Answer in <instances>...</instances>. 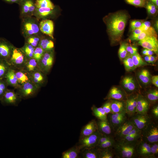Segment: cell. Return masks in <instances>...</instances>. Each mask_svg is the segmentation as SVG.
I'll return each mask as SVG.
<instances>
[{
  "label": "cell",
  "mask_w": 158,
  "mask_h": 158,
  "mask_svg": "<svg viewBox=\"0 0 158 158\" xmlns=\"http://www.w3.org/2000/svg\"><path fill=\"white\" fill-rule=\"evenodd\" d=\"M126 114L129 117L133 116L136 113V109L128 97L126 100Z\"/></svg>",
  "instance_id": "obj_43"
},
{
  "label": "cell",
  "mask_w": 158,
  "mask_h": 158,
  "mask_svg": "<svg viewBox=\"0 0 158 158\" xmlns=\"http://www.w3.org/2000/svg\"><path fill=\"white\" fill-rule=\"evenodd\" d=\"M111 99V113H126V101Z\"/></svg>",
  "instance_id": "obj_22"
},
{
  "label": "cell",
  "mask_w": 158,
  "mask_h": 158,
  "mask_svg": "<svg viewBox=\"0 0 158 158\" xmlns=\"http://www.w3.org/2000/svg\"><path fill=\"white\" fill-rule=\"evenodd\" d=\"M149 63H153L155 62L157 59V57L154 56L150 55L149 56Z\"/></svg>",
  "instance_id": "obj_58"
},
{
  "label": "cell",
  "mask_w": 158,
  "mask_h": 158,
  "mask_svg": "<svg viewBox=\"0 0 158 158\" xmlns=\"http://www.w3.org/2000/svg\"><path fill=\"white\" fill-rule=\"evenodd\" d=\"M141 139L149 143L158 142V126L152 122L141 131Z\"/></svg>",
  "instance_id": "obj_5"
},
{
  "label": "cell",
  "mask_w": 158,
  "mask_h": 158,
  "mask_svg": "<svg viewBox=\"0 0 158 158\" xmlns=\"http://www.w3.org/2000/svg\"><path fill=\"white\" fill-rule=\"evenodd\" d=\"M27 60L21 49L14 46L11 56L8 61L11 66L14 69H22Z\"/></svg>",
  "instance_id": "obj_3"
},
{
  "label": "cell",
  "mask_w": 158,
  "mask_h": 158,
  "mask_svg": "<svg viewBox=\"0 0 158 158\" xmlns=\"http://www.w3.org/2000/svg\"><path fill=\"white\" fill-rule=\"evenodd\" d=\"M141 140L131 142L122 140H116V143L112 148L115 157L118 158L138 157L136 148Z\"/></svg>",
  "instance_id": "obj_2"
},
{
  "label": "cell",
  "mask_w": 158,
  "mask_h": 158,
  "mask_svg": "<svg viewBox=\"0 0 158 158\" xmlns=\"http://www.w3.org/2000/svg\"><path fill=\"white\" fill-rule=\"evenodd\" d=\"M140 28L143 31L149 32L157 34L155 29L151 26V23L149 21H144Z\"/></svg>",
  "instance_id": "obj_47"
},
{
  "label": "cell",
  "mask_w": 158,
  "mask_h": 158,
  "mask_svg": "<svg viewBox=\"0 0 158 158\" xmlns=\"http://www.w3.org/2000/svg\"><path fill=\"white\" fill-rule=\"evenodd\" d=\"M13 46L3 39L0 38V59L8 62L11 56Z\"/></svg>",
  "instance_id": "obj_13"
},
{
  "label": "cell",
  "mask_w": 158,
  "mask_h": 158,
  "mask_svg": "<svg viewBox=\"0 0 158 158\" xmlns=\"http://www.w3.org/2000/svg\"><path fill=\"white\" fill-rule=\"evenodd\" d=\"M40 89L32 81L19 86L16 92L21 99H27L35 95Z\"/></svg>",
  "instance_id": "obj_4"
},
{
  "label": "cell",
  "mask_w": 158,
  "mask_h": 158,
  "mask_svg": "<svg viewBox=\"0 0 158 158\" xmlns=\"http://www.w3.org/2000/svg\"><path fill=\"white\" fill-rule=\"evenodd\" d=\"M138 44L144 48L152 51L157 54L158 52V40L157 37L152 36L147 37L138 41Z\"/></svg>",
  "instance_id": "obj_12"
},
{
  "label": "cell",
  "mask_w": 158,
  "mask_h": 158,
  "mask_svg": "<svg viewBox=\"0 0 158 158\" xmlns=\"http://www.w3.org/2000/svg\"><path fill=\"white\" fill-rule=\"evenodd\" d=\"M27 38L26 43L30 44L35 48L38 46L41 40L39 37L33 35Z\"/></svg>",
  "instance_id": "obj_49"
},
{
  "label": "cell",
  "mask_w": 158,
  "mask_h": 158,
  "mask_svg": "<svg viewBox=\"0 0 158 158\" xmlns=\"http://www.w3.org/2000/svg\"><path fill=\"white\" fill-rule=\"evenodd\" d=\"M134 126L130 119H127L118 128L115 133V139L117 141L126 136Z\"/></svg>",
  "instance_id": "obj_11"
},
{
  "label": "cell",
  "mask_w": 158,
  "mask_h": 158,
  "mask_svg": "<svg viewBox=\"0 0 158 158\" xmlns=\"http://www.w3.org/2000/svg\"><path fill=\"white\" fill-rule=\"evenodd\" d=\"M143 31L140 28H137L132 32V33L131 34V35H138L140 33Z\"/></svg>",
  "instance_id": "obj_57"
},
{
  "label": "cell",
  "mask_w": 158,
  "mask_h": 158,
  "mask_svg": "<svg viewBox=\"0 0 158 158\" xmlns=\"http://www.w3.org/2000/svg\"><path fill=\"white\" fill-rule=\"evenodd\" d=\"M150 104L146 97L138 94L136 112L140 114H147Z\"/></svg>",
  "instance_id": "obj_19"
},
{
  "label": "cell",
  "mask_w": 158,
  "mask_h": 158,
  "mask_svg": "<svg viewBox=\"0 0 158 158\" xmlns=\"http://www.w3.org/2000/svg\"><path fill=\"white\" fill-rule=\"evenodd\" d=\"M102 135L97 130L88 136L80 138L78 145L77 146L80 150L86 148L96 147Z\"/></svg>",
  "instance_id": "obj_6"
},
{
  "label": "cell",
  "mask_w": 158,
  "mask_h": 158,
  "mask_svg": "<svg viewBox=\"0 0 158 158\" xmlns=\"http://www.w3.org/2000/svg\"><path fill=\"white\" fill-rule=\"evenodd\" d=\"M138 77L140 82L145 85H147L151 83V75L148 70L142 69L138 74Z\"/></svg>",
  "instance_id": "obj_27"
},
{
  "label": "cell",
  "mask_w": 158,
  "mask_h": 158,
  "mask_svg": "<svg viewBox=\"0 0 158 158\" xmlns=\"http://www.w3.org/2000/svg\"><path fill=\"white\" fill-rule=\"evenodd\" d=\"M126 3L135 7H145L147 0H124Z\"/></svg>",
  "instance_id": "obj_46"
},
{
  "label": "cell",
  "mask_w": 158,
  "mask_h": 158,
  "mask_svg": "<svg viewBox=\"0 0 158 158\" xmlns=\"http://www.w3.org/2000/svg\"><path fill=\"white\" fill-rule=\"evenodd\" d=\"M39 18L46 17L52 13L53 10L49 8H36L35 11Z\"/></svg>",
  "instance_id": "obj_35"
},
{
  "label": "cell",
  "mask_w": 158,
  "mask_h": 158,
  "mask_svg": "<svg viewBox=\"0 0 158 158\" xmlns=\"http://www.w3.org/2000/svg\"><path fill=\"white\" fill-rule=\"evenodd\" d=\"M123 61L125 68L126 71H132L136 68L133 63L131 55L128 54Z\"/></svg>",
  "instance_id": "obj_38"
},
{
  "label": "cell",
  "mask_w": 158,
  "mask_h": 158,
  "mask_svg": "<svg viewBox=\"0 0 158 158\" xmlns=\"http://www.w3.org/2000/svg\"><path fill=\"white\" fill-rule=\"evenodd\" d=\"M81 152L84 158H100V150L96 147L85 148Z\"/></svg>",
  "instance_id": "obj_25"
},
{
  "label": "cell",
  "mask_w": 158,
  "mask_h": 158,
  "mask_svg": "<svg viewBox=\"0 0 158 158\" xmlns=\"http://www.w3.org/2000/svg\"><path fill=\"white\" fill-rule=\"evenodd\" d=\"M22 30L24 36L28 37L39 32L40 30L39 25L34 19L28 17L23 20Z\"/></svg>",
  "instance_id": "obj_8"
},
{
  "label": "cell",
  "mask_w": 158,
  "mask_h": 158,
  "mask_svg": "<svg viewBox=\"0 0 158 158\" xmlns=\"http://www.w3.org/2000/svg\"><path fill=\"white\" fill-rule=\"evenodd\" d=\"M152 113L154 116L157 119L158 118V106H154L152 110Z\"/></svg>",
  "instance_id": "obj_56"
},
{
  "label": "cell",
  "mask_w": 158,
  "mask_h": 158,
  "mask_svg": "<svg viewBox=\"0 0 158 158\" xmlns=\"http://www.w3.org/2000/svg\"><path fill=\"white\" fill-rule=\"evenodd\" d=\"M131 56L133 63L136 68L147 64L144 61L138 52Z\"/></svg>",
  "instance_id": "obj_40"
},
{
  "label": "cell",
  "mask_w": 158,
  "mask_h": 158,
  "mask_svg": "<svg viewBox=\"0 0 158 158\" xmlns=\"http://www.w3.org/2000/svg\"><path fill=\"white\" fill-rule=\"evenodd\" d=\"M22 69L30 73L39 69L38 63L33 58L29 59L28 60Z\"/></svg>",
  "instance_id": "obj_29"
},
{
  "label": "cell",
  "mask_w": 158,
  "mask_h": 158,
  "mask_svg": "<svg viewBox=\"0 0 158 158\" xmlns=\"http://www.w3.org/2000/svg\"><path fill=\"white\" fill-rule=\"evenodd\" d=\"M6 2L9 3H20L23 1V0H3Z\"/></svg>",
  "instance_id": "obj_59"
},
{
  "label": "cell",
  "mask_w": 158,
  "mask_h": 158,
  "mask_svg": "<svg viewBox=\"0 0 158 158\" xmlns=\"http://www.w3.org/2000/svg\"><path fill=\"white\" fill-rule=\"evenodd\" d=\"M116 143V140L114 138H112L107 141L98 144L96 147L99 149L113 148Z\"/></svg>",
  "instance_id": "obj_39"
},
{
  "label": "cell",
  "mask_w": 158,
  "mask_h": 158,
  "mask_svg": "<svg viewBox=\"0 0 158 158\" xmlns=\"http://www.w3.org/2000/svg\"><path fill=\"white\" fill-rule=\"evenodd\" d=\"M155 26L157 29V30L158 29V20H157L156 22Z\"/></svg>",
  "instance_id": "obj_62"
},
{
  "label": "cell",
  "mask_w": 158,
  "mask_h": 158,
  "mask_svg": "<svg viewBox=\"0 0 158 158\" xmlns=\"http://www.w3.org/2000/svg\"><path fill=\"white\" fill-rule=\"evenodd\" d=\"M136 153L138 158H152L150 144L142 140L137 145Z\"/></svg>",
  "instance_id": "obj_17"
},
{
  "label": "cell",
  "mask_w": 158,
  "mask_h": 158,
  "mask_svg": "<svg viewBox=\"0 0 158 158\" xmlns=\"http://www.w3.org/2000/svg\"><path fill=\"white\" fill-rule=\"evenodd\" d=\"M91 110L93 115L98 119L105 120L107 119V115L102 107H97L93 105Z\"/></svg>",
  "instance_id": "obj_32"
},
{
  "label": "cell",
  "mask_w": 158,
  "mask_h": 158,
  "mask_svg": "<svg viewBox=\"0 0 158 158\" xmlns=\"http://www.w3.org/2000/svg\"><path fill=\"white\" fill-rule=\"evenodd\" d=\"M127 96L123 89L114 86L110 89L105 99L126 101Z\"/></svg>",
  "instance_id": "obj_16"
},
{
  "label": "cell",
  "mask_w": 158,
  "mask_h": 158,
  "mask_svg": "<svg viewBox=\"0 0 158 158\" xmlns=\"http://www.w3.org/2000/svg\"><path fill=\"white\" fill-rule=\"evenodd\" d=\"M121 43L118 51V55L120 59L123 61L128 54L126 49V43L124 42Z\"/></svg>",
  "instance_id": "obj_44"
},
{
  "label": "cell",
  "mask_w": 158,
  "mask_h": 158,
  "mask_svg": "<svg viewBox=\"0 0 158 158\" xmlns=\"http://www.w3.org/2000/svg\"><path fill=\"white\" fill-rule=\"evenodd\" d=\"M44 52L41 47L37 46L35 48L32 58L35 59L38 63L42 58Z\"/></svg>",
  "instance_id": "obj_48"
},
{
  "label": "cell",
  "mask_w": 158,
  "mask_h": 158,
  "mask_svg": "<svg viewBox=\"0 0 158 158\" xmlns=\"http://www.w3.org/2000/svg\"><path fill=\"white\" fill-rule=\"evenodd\" d=\"M144 59L145 60L146 62H148V63H150L149 56H145L144 57Z\"/></svg>",
  "instance_id": "obj_61"
},
{
  "label": "cell",
  "mask_w": 158,
  "mask_h": 158,
  "mask_svg": "<svg viewBox=\"0 0 158 158\" xmlns=\"http://www.w3.org/2000/svg\"><path fill=\"white\" fill-rule=\"evenodd\" d=\"M152 154V158H158V142L150 144Z\"/></svg>",
  "instance_id": "obj_52"
},
{
  "label": "cell",
  "mask_w": 158,
  "mask_h": 158,
  "mask_svg": "<svg viewBox=\"0 0 158 158\" xmlns=\"http://www.w3.org/2000/svg\"><path fill=\"white\" fill-rule=\"evenodd\" d=\"M11 66L6 60L0 59V79L5 77Z\"/></svg>",
  "instance_id": "obj_33"
},
{
  "label": "cell",
  "mask_w": 158,
  "mask_h": 158,
  "mask_svg": "<svg viewBox=\"0 0 158 158\" xmlns=\"http://www.w3.org/2000/svg\"><path fill=\"white\" fill-rule=\"evenodd\" d=\"M39 28L42 32L54 38V24L52 20L49 19L42 20L39 24Z\"/></svg>",
  "instance_id": "obj_20"
},
{
  "label": "cell",
  "mask_w": 158,
  "mask_h": 158,
  "mask_svg": "<svg viewBox=\"0 0 158 158\" xmlns=\"http://www.w3.org/2000/svg\"><path fill=\"white\" fill-rule=\"evenodd\" d=\"M80 150L77 146L72 147L63 152L62 154V158H77L78 157Z\"/></svg>",
  "instance_id": "obj_30"
},
{
  "label": "cell",
  "mask_w": 158,
  "mask_h": 158,
  "mask_svg": "<svg viewBox=\"0 0 158 158\" xmlns=\"http://www.w3.org/2000/svg\"><path fill=\"white\" fill-rule=\"evenodd\" d=\"M130 16L126 11L121 10L110 13L104 17L107 32L112 46L121 42L125 28Z\"/></svg>",
  "instance_id": "obj_1"
},
{
  "label": "cell",
  "mask_w": 158,
  "mask_h": 158,
  "mask_svg": "<svg viewBox=\"0 0 158 158\" xmlns=\"http://www.w3.org/2000/svg\"><path fill=\"white\" fill-rule=\"evenodd\" d=\"M126 49L128 54L132 55L138 52V48L136 47L130 45L126 43Z\"/></svg>",
  "instance_id": "obj_54"
},
{
  "label": "cell",
  "mask_w": 158,
  "mask_h": 158,
  "mask_svg": "<svg viewBox=\"0 0 158 158\" xmlns=\"http://www.w3.org/2000/svg\"><path fill=\"white\" fill-rule=\"evenodd\" d=\"M154 36L157 37V34L147 31H143L140 33L135 35H130V39L133 41H139L142 40L147 37Z\"/></svg>",
  "instance_id": "obj_37"
},
{
  "label": "cell",
  "mask_w": 158,
  "mask_h": 158,
  "mask_svg": "<svg viewBox=\"0 0 158 158\" xmlns=\"http://www.w3.org/2000/svg\"><path fill=\"white\" fill-rule=\"evenodd\" d=\"M31 81L40 88L47 82L46 75L39 69L29 73Z\"/></svg>",
  "instance_id": "obj_18"
},
{
  "label": "cell",
  "mask_w": 158,
  "mask_h": 158,
  "mask_svg": "<svg viewBox=\"0 0 158 158\" xmlns=\"http://www.w3.org/2000/svg\"><path fill=\"white\" fill-rule=\"evenodd\" d=\"M144 21L141 20H134L130 23V30L132 32L134 30L140 28Z\"/></svg>",
  "instance_id": "obj_51"
},
{
  "label": "cell",
  "mask_w": 158,
  "mask_h": 158,
  "mask_svg": "<svg viewBox=\"0 0 158 158\" xmlns=\"http://www.w3.org/2000/svg\"><path fill=\"white\" fill-rule=\"evenodd\" d=\"M151 82L157 87H158V75L153 76L151 78Z\"/></svg>",
  "instance_id": "obj_55"
},
{
  "label": "cell",
  "mask_w": 158,
  "mask_h": 158,
  "mask_svg": "<svg viewBox=\"0 0 158 158\" xmlns=\"http://www.w3.org/2000/svg\"><path fill=\"white\" fill-rule=\"evenodd\" d=\"M141 140V131L134 127V128L126 136L120 140L131 142Z\"/></svg>",
  "instance_id": "obj_26"
},
{
  "label": "cell",
  "mask_w": 158,
  "mask_h": 158,
  "mask_svg": "<svg viewBox=\"0 0 158 158\" xmlns=\"http://www.w3.org/2000/svg\"><path fill=\"white\" fill-rule=\"evenodd\" d=\"M21 99L17 93L13 90L8 89L0 101L4 104L16 106L18 105Z\"/></svg>",
  "instance_id": "obj_10"
},
{
  "label": "cell",
  "mask_w": 158,
  "mask_h": 158,
  "mask_svg": "<svg viewBox=\"0 0 158 158\" xmlns=\"http://www.w3.org/2000/svg\"><path fill=\"white\" fill-rule=\"evenodd\" d=\"M130 119L134 126L141 131L152 122L151 117L147 114L137 113L131 116Z\"/></svg>",
  "instance_id": "obj_7"
},
{
  "label": "cell",
  "mask_w": 158,
  "mask_h": 158,
  "mask_svg": "<svg viewBox=\"0 0 158 158\" xmlns=\"http://www.w3.org/2000/svg\"><path fill=\"white\" fill-rule=\"evenodd\" d=\"M97 130V122L95 119L92 120L83 128L81 131L80 138L88 136Z\"/></svg>",
  "instance_id": "obj_21"
},
{
  "label": "cell",
  "mask_w": 158,
  "mask_h": 158,
  "mask_svg": "<svg viewBox=\"0 0 158 158\" xmlns=\"http://www.w3.org/2000/svg\"><path fill=\"white\" fill-rule=\"evenodd\" d=\"M123 90L127 95L133 94L137 90L135 81L132 76L129 75L124 77L121 81Z\"/></svg>",
  "instance_id": "obj_14"
},
{
  "label": "cell",
  "mask_w": 158,
  "mask_h": 158,
  "mask_svg": "<svg viewBox=\"0 0 158 158\" xmlns=\"http://www.w3.org/2000/svg\"><path fill=\"white\" fill-rule=\"evenodd\" d=\"M14 70L19 86L31 81L30 74L28 72L23 69H14Z\"/></svg>",
  "instance_id": "obj_24"
},
{
  "label": "cell",
  "mask_w": 158,
  "mask_h": 158,
  "mask_svg": "<svg viewBox=\"0 0 158 158\" xmlns=\"http://www.w3.org/2000/svg\"><path fill=\"white\" fill-rule=\"evenodd\" d=\"M148 13L151 15H154L157 12L158 8L148 0H147L145 7Z\"/></svg>",
  "instance_id": "obj_45"
},
{
  "label": "cell",
  "mask_w": 158,
  "mask_h": 158,
  "mask_svg": "<svg viewBox=\"0 0 158 158\" xmlns=\"http://www.w3.org/2000/svg\"><path fill=\"white\" fill-rule=\"evenodd\" d=\"M97 122L98 130L101 133L115 138V132L107 119L105 120L98 119Z\"/></svg>",
  "instance_id": "obj_15"
},
{
  "label": "cell",
  "mask_w": 158,
  "mask_h": 158,
  "mask_svg": "<svg viewBox=\"0 0 158 158\" xmlns=\"http://www.w3.org/2000/svg\"><path fill=\"white\" fill-rule=\"evenodd\" d=\"M8 86L4 78L0 79V101Z\"/></svg>",
  "instance_id": "obj_50"
},
{
  "label": "cell",
  "mask_w": 158,
  "mask_h": 158,
  "mask_svg": "<svg viewBox=\"0 0 158 158\" xmlns=\"http://www.w3.org/2000/svg\"><path fill=\"white\" fill-rule=\"evenodd\" d=\"M4 79L9 86L17 89L19 86L18 79L15 74V70L11 67L6 75Z\"/></svg>",
  "instance_id": "obj_23"
},
{
  "label": "cell",
  "mask_w": 158,
  "mask_h": 158,
  "mask_svg": "<svg viewBox=\"0 0 158 158\" xmlns=\"http://www.w3.org/2000/svg\"><path fill=\"white\" fill-rule=\"evenodd\" d=\"M38 46L41 47L44 52L53 51L54 44L52 40L47 39H41Z\"/></svg>",
  "instance_id": "obj_28"
},
{
  "label": "cell",
  "mask_w": 158,
  "mask_h": 158,
  "mask_svg": "<svg viewBox=\"0 0 158 158\" xmlns=\"http://www.w3.org/2000/svg\"><path fill=\"white\" fill-rule=\"evenodd\" d=\"M36 8H49L53 10L55 6L50 0H36L35 3Z\"/></svg>",
  "instance_id": "obj_34"
},
{
  "label": "cell",
  "mask_w": 158,
  "mask_h": 158,
  "mask_svg": "<svg viewBox=\"0 0 158 158\" xmlns=\"http://www.w3.org/2000/svg\"><path fill=\"white\" fill-rule=\"evenodd\" d=\"M53 51L45 52L41 59L38 63L39 69L47 75L50 72L54 62Z\"/></svg>",
  "instance_id": "obj_9"
},
{
  "label": "cell",
  "mask_w": 158,
  "mask_h": 158,
  "mask_svg": "<svg viewBox=\"0 0 158 158\" xmlns=\"http://www.w3.org/2000/svg\"><path fill=\"white\" fill-rule=\"evenodd\" d=\"M107 119L115 133L118 127L127 119V118L126 115L118 118Z\"/></svg>",
  "instance_id": "obj_31"
},
{
  "label": "cell",
  "mask_w": 158,
  "mask_h": 158,
  "mask_svg": "<svg viewBox=\"0 0 158 158\" xmlns=\"http://www.w3.org/2000/svg\"><path fill=\"white\" fill-rule=\"evenodd\" d=\"M100 158H113L115 157L112 148L99 149Z\"/></svg>",
  "instance_id": "obj_42"
},
{
  "label": "cell",
  "mask_w": 158,
  "mask_h": 158,
  "mask_svg": "<svg viewBox=\"0 0 158 158\" xmlns=\"http://www.w3.org/2000/svg\"><path fill=\"white\" fill-rule=\"evenodd\" d=\"M24 53L28 60L32 58L35 48L30 44L25 43L21 48Z\"/></svg>",
  "instance_id": "obj_36"
},
{
  "label": "cell",
  "mask_w": 158,
  "mask_h": 158,
  "mask_svg": "<svg viewBox=\"0 0 158 158\" xmlns=\"http://www.w3.org/2000/svg\"><path fill=\"white\" fill-rule=\"evenodd\" d=\"M151 103H154L158 99V91L157 89L150 90L148 92L145 97Z\"/></svg>",
  "instance_id": "obj_41"
},
{
  "label": "cell",
  "mask_w": 158,
  "mask_h": 158,
  "mask_svg": "<svg viewBox=\"0 0 158 158\" xmlns=\"http://www.w3.org/2000/svg\"><path fill=\"white\" fill-rule=\"evenodd\" d=\"M111 99H108L102 107L107 115L111 112Z\"/></svg>",
  "instance_id": "obj_53"
},
{
  "label": "cell",
  "mask_w": 158,
  "mask_h": 158,
  "mask_svg": "<svg viewBox=\"0 0 158 158\" xmlns=\"http://www.w3.org/2000/svg\"><path fill=\"white\" fill-rule=\"evenodd\" d=\"M153 4H154L157 8L158 7V0H148Z\"/></svg>",
  "instance_id": "obj_60"
}]
</instances>
